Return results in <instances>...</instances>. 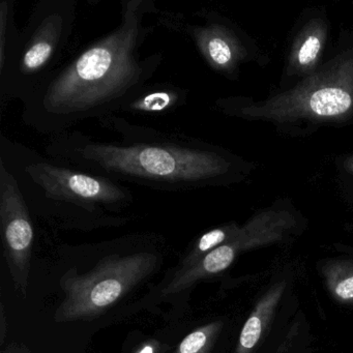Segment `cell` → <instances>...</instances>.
I'll list each match as a JSON object with an SVG mask.
<instances>
[{"mask_svg":"<svg viewBox=\"0 0 353 353\" xmlns=\"http://www.w3.org/2000/svg\"><path fill=\"white\" fill-rule=\"evenodd\" d=\"M169 16L154 0H123L117 28L65 61L22 102L23 123L51 137L119 113L160 69L161 53L143 57L140 50L156 30H167Z\"/></svg>","mask_w":353,"mask_h":353,"instance_id":"6da1fadb","label":"cell"},{"mask_svg":"<svg viewBox=\"0 0 353 353\" xmlns=\"http://www.w3.org/2000/svg\"><path fill=\"white\" fill-rule=\"evenodd\" d=\"M99 123L119 139H96L70 130L49 138L46 156L123 185L169 193L216 185L230 168L218 150L193 136L138 125L117 114Z\"/></svg>","mask_w":353,"mask_h":353,"instance_id":"7a4b0ae2","label":"cell"},{"mask_svg":"<svg viewBox=\"0 0 353 353\" xmlns=\"http://www.w3.org/2000/svg\"><path fill=\"white\" fill-rule=\"evenodd\" d=\"M0 164L17 181L30 210L65 222L117 221L110 214L134 201L130 188L43 156L21 142L0 137Z\"/></svg>","mask_w":353,"mask_h":353,"instance_id":"3957f363","label":"cell"},{"mask_svg":"<svg viewBox=\"0 0 353 353\" xmlns=\"http://www.w3.org/2000/svg\"><path fill=\"white\" fill-rule=\"evenodd\" d=\"M77 0H40L0 68V107L23 102L61 65L77 20Z\"/></svg>","mask_w":353,"mask_h":353,"instance_id":"277c9868","label":"cell"},{"mask_svg":"<svg viewBox=\"0 0 353 353\" xmlns=\"http://www.w3.org/2000/svg\"><path fill=\"white\" fill-rule=\"evenodd\" d=\"M158 256L150 252L111 255L92 272L67 276L61 282L65 301L55 314L57 322L88 319L100 315L154 272Z\"/></svg>","mask_w":353,"mask_h":353,"instance_id":"5b68a950","label":"cell"},{"mask_svg":"<svg viewBox=\"0 0 353 353\" xmlns=\"http://www.w3.org/2000/svg\"><path fill=\"white\" fill-rule=\"evenodd\" d=\"M32 212L17 181L0 164V224L5 255L16 285L23 291L34 241Z\"/></svg>","mask_w":353,"mask_h":353,"instance_id":"8992f818","label":"cell"},{"mask_svg":"<svg viewBox=\"0 0 353 353\" xmlns=\"http://www.w3.org/2000/svg\"><path fill=\"white\" fill-rule=\"evenodd\" d=\"M189 97V90L173 83L150 84L144 86L119 112L136 114H167L181 108Z\"/></svg>","mask_w":353,"mask_h":353,"instance_id":"52a82bcc","label":"cell"},{"mask_svg":"<svg viewBox=\"0 0 353 353\" xmlns=\"http://www.w3.org/2000/svg\"><path fill=\"white\" fill-rule=\"evenodd\" d=\"M235 250L231 245H223L203 256L197 263L185 270H179L168 286L163 290L165 295L175 294L191 286L198 279L218 274L226 270L234 259Z\"/></svg>","mask_w":353,"mask_h":353,"instance_id":"ba28073f","label":"cell"},{"mask_svg":"<svg viewBox=\"0 0 353 353\" xmlns=\"http://www.w3.org/2000/svg\"><path fill=\"white\" fill-rule=\"evenodd\" d=\"M352 104L350 94L340 88H322L317 90L310 100L313 112L321 117L343 114Z\"/></svg>","mask_w":353,"mask_h":353,"instance_id":"9c48e42d","label":"cell"},{"mask_svg":"<svg viewBox=\"0 0 353 353\" xmlns=\"http://www.w3.org/2000/svg\"><path fill=\"white\" fill-rule=\"evenodd\" d=\"M227 239V231L225 229H214L208 231L205 234L200 237L199 241L196 243L189 255L187 256L183 262V268L181 270H185L192 268L194 264L197 263L204 254H208L216 248L220 247L221 243H224Z\"/></svg>","mask_w":353,"mask_h":353,"instance_id":"30bf717a","label":"cell"},{"mask_svg":"<svg viewBox=\"0 0 353 353\" xmlns=\"http://www.w3.org/2000/svg\"><path fill=\"white\" fill-rule=\"evenodd\" d=\"M214 326V324L203 326L188 334L179 345V353H205Z\"/></svg>","mask_w":353,"mask_h":353,"instance_id":"8fae6325","label":"cell"},{"mask_svg":"<svg viewBox=\"0 0 353 353\" xmlns=\"http://www.w3.org/2000/svg\"><path fill=\"white\" fill-rule=\"evenodd\" d=\"M261 334V321L256 316H252L245 322L239 336V344L243 348L251 349L255 346Z\"/></svg>","mask_w":353,"mask_h":353,"instance_id":"7c38bea8","label":"cell"},{"mask_svg":"<svg viewBox=\"0 0 353 353\" xmlns=\"http://www.w3.org/2000/svg\"><path fill=\"white\" fill-rule=\"evenodd\" d=\"M320 50V41L317 37H309L301 46L299 52V61L301 65H309L317 57Z\"/></svg>","mask_w":353,"mask_h":353,"instance_id":"4fadbf2b","label":"cell"},{"mask_svg":"<svg viewBox=\"0 0 353 353\" xmlns=\"http://www.w3.org/2000/svg\"><path fill=\"white\" fill-rule=\"evenodd\" d=\"M336 293L341 299H353V276L342 281V282L336 286Z\"/></svg>","mask_w":353,"mask_h":353,"instance_id":"5bb4252c","label":"cell"},{"mask_svg":"<svg viewBox=\"0 0 353 353\" xmlns=\"http://www.w3.org/2000/svg\"><path fill=\"white\" fill-rule=\"evenodd\" d=\"M139 353H154V348L150 345H148Z\"/></svg>","mask_w":353,"mask_h":353,"instance_id":"9a60e30c","label":"cell"}]
</instances>
